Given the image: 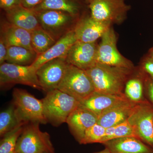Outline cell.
<instances>
[{
	"label": "cell",
	"mask_w": 153,
	"mask_h": 153,
	"mask_svg": "<svg viewBox=\"0 0 153 153\" xmlns=\"http://www.w3.org/2000/svg\"><path fill=\"white\" fill-rule=\"evenodd\" d=\"M134 68L130 69L97 63L85 71L90 76L96 92L120 95L124 94L126 82Z\"/></svg>",
	"instance_id": "1"
},
{
	"label": "cell",
	"mask_w": 153,
	"mask_h": 153,
	"mask_svg": "<svg viewBox=\"0 0 153 153\" xmlns=\"http://www.w3.org/2000/svg\"><path fill=\"white\" fill-rule=\"evenodd\" d=\"M41 100L47 122L55 126L66 123L69 115L80 104L76 99L58 89L47 92Z\"/></svg>",
	"instance_id": "2"
},
{
	"label": "cell",
	"mask_w": 153,
	"mask_h": 153,
	"mask_svg": "<svg viewBox=\"0 0 153 153\" xmlns=\"http://www.w3.org/2000/svg\"><path fill=\"white\" fill-rule=\"evenodd\" d=\"M15 111L20 123L46 124L48 123L44 113L41 100L27 91L15 88L13 93Z\"/></svg>",
	"instance_id": "3"
},
{
	"label": "cell",
	"mask_w": 153,
	"mask_h": 153,
	"mask_svg": "<svg viewBox=\"0 0 153 153\" xmlns=\"http://www.w3.org/2000/svg\"><path fill=\"white\" fill-rule=\"evenodd\" d=\"M57 89L79 102L95 92L93 83L86 71L69 64Z\"/></svg>",
	"instance_id": "4"
},
{
	"label": "cell",
	"mask_w": 153,
	"mask_h": 153,
	"mask_svg": "<svg viewBox=\"0 0 153 153\" xmlns=\"http://www.w3.org/2000/svg\"><path fill=\"white\" fill-rule=\"evenodd\" d=\"M35 13L41 27L56 41L74 30L79 19L64 11L44 10Z\"/></svg>",
	"instance_id": "5"
},
{
	"label": "cell",
	"mask_w": 153,
	"mask_h": 153,
	"mask_svg": "<svg viewBox=\"0 0 153 153\" xmlns=\"http://www.w3.org/2000/svg\"><path fill=\"white\" fill-rule=\"evenodd\" d=\"M38 123H30L23 128L16 153H54L50 136L41 131Z\"/></svg>",
	"instance_id": "6"
},
{
	"label": "cell",
	"mask_w": 153,
	"mask_h": 153,
	"mask_svg": "<svg viewBox=\"0 0 153 153\" xmlns=\"http://www.w3.org/2000/svg\"><path fill=\"white\" fill-rule=\"evenodd\" d=\"M136 136L153 149V106L145 100L136 103L127 119Z\"/></svg>",
	"instance_id": "7"
},
{
	"label": "cell",
	"mask_w": 153,
	"mask_h": 153,
	"mask_svg": "<svg viewBox=\"0 0 153 153\" xmlns=\"http://www.w3.org/2000/svg\"><path fill=\"white\" fill-rule=\"evenodd\" d=\"M89 8L93 19L112 25L123 22L131 7L125 0H93Z\"/></svg>",
	"instance_id": "8"
},
{
	"label": "cell",
	"mask_w": 153,
	"mask_h": 153,
	"mask_svg": "<svg viewBox=\"0 0 153 153\" xmlns=\"http://www.w3.org/2000/svg\"><path fill=\"white\" fill-rule=\"evenodd\" d=\"M117 37L111 27L102 37L98 44L97 63L108 66L134 69L133 63L119 52L117 47Z\"/></svg>",
	"instance_id": "9"
},
{
	"label": "cell",
	"mask_w": 153,
	"mask_h": 153,
	"mask_svg": "<svg viewBox=\"0 0 153 153\" xmlns=\"http://www.w3.org/2000/svg\"><path fill=\"white\" fill-rule=\"evenodd\" d=\"M37 70L32 65L22 66L4 62L0 66V84H21L42 90Z\"/></svg>",
	"instance_id": "10"
},
{
	"label": "cell",
	"mask_w": 153,
	"mask_h": 153,
	"mask_svg": "<svg viewBox=\"0 0 153 153\" xmlns=\"http://www.w3.org/2000/svg\"><path fill=\"white\" fill-rule=\"evenodd\" d=\"M67 65L65 58H57L39 67L37 74L42 90L48 92L57 89L65 75Z\"/></svg>",
	"instance_id": "11"
},
{
	"label": "cell",
	"mask_w": 153,
	"mask_h": 153,
	"mask_svg": "<svg viewBox=\"0 0 153 153\" xmlns=\"http://www.w3.org/2000/svg\"><path fill=\"white\" fill-rule=\"evenodd\" d=\"M98 47L96 42L85 43L77 41L68 50L65 58L66 62L86 71L97 63Z\"/></svg>",
	"instance_id": "12"
},
{
	"label": "cell",
	"mask_w": 153,
	"mask_h": 153,
	"mask_svg": "<svg viewBox=\"0 0 153 153\" xmlns=\"http://www.w3.org/2000/svg\"><path fill=\"white\" fill-rule=\"evenodd\" d=\"M111 25L97 21L91 16L79 19L74 29L77 41L85 43H94L101 38Z\"/></svg>",
	"instance_id": "13"
},
{
	"label": "cell",
	"mask_w": 153,
	"mask_h": 153,
	"mask_svg": "<svg viewBox=\"0 0 153 153\" xmlns=\"http://www.w3.org/2000/svg\"><path fill=\"white\" fill-rule=\"evenodd\" d=\"M98 118L95 114L79 107L69 115L66 123L76 140L81 144L85 131L97 123Z\"/></svg>",
	"instance_id": "14"
},
{
	"label": "cell",
	"mask_w": 153,
	"mask_h": 153,
	"mask_svg": "<svg viewBox=\"0 0 153 153\" xmlns=\"http://www.w3.org/2000/svg\"><path fill=\"white\" fill-rule=\"evenodd\" d=\"M76 41L74 30L70 31L56 41L47 52L39 55L31 65L37 70L49 60L57 58H66L68 50Z\"/></svg>",
	"instance_id": "15"
},
{
	"label": "cell",
	"mask_w": 153,
	"mask_h": 153,
	"mask_svg": "<svg viewBox=\"0 0 153 153\" xmlns=\"http://www.w3.org/2000/svg\"><path fill=\"white\" fill-rule=\"evenodd\" d=\"M111 153H153V149L136 137L109 140L102 143Z\"/></svg>",
	"instance_id": "16"
},
{
	"label": "cell",
	"mask_w": 153,
	"mask_h": 153,
	"mask_svg": "<svg viewBox=\"0 0 153 153\" xmlns=\"http://www.w3.org/2000/svg\"><path fill=\"white\" fill-rule=\"evenodd\" d=\"M128 100L125 94L110 95L94 92L80 102L79 107L88 110L98 116L102 112L122 102Z\"/></svg>",
	"instance_id": "17"
},
{
	"label": "cell",
	"mask_w": 153,
	"mask_h": 153,
	"mask_svg": "<svg viewBox=\"0 0 153 153\" xmlns=\"http://www.w3.org/2000/svg\"><path fill=\"white\" fill-rule=\"evenodd\" d=\"M136 104L129 100L122 102L100 115L97 123L107 128L123 123L127 120Z\"/></svg>",
	"instance_id": "18"
},
{
	"label": "cell",
	"mask_w": 153,
	"mask_h": 153,
	"mask_svg": "<svg viewBox=\"0 0 153 153\" xmlns=\"http://www.w3.org/2000/svg\"><path fill=\"white\" fill-rule=\"evenodd\" d=\"M6 18L9 23L31 32L41 27L36 13L22 5L6 11Z\"/></svg>",
	"instance_id": "19"
},
{
	"label": "cell",
	"mask_w": 153,
	"mask_h": 153,
	"mask_svg": "<svg viewBox=\"0 0 153 153\" xmlns=\"http://www.w3.org/2000/svg\"><path fill=\"white\" fill-rule=\"evenodd\" d=\"M1 25V37L7 47L16 46L33 50L31 44V32L11 25L8 22Z\"/></svg>",
	"instance_id": "20"
},
{
	"label": "cell",
	"mask_w": 153,
	"mask_h": 153,
	"mask_svg": "<svg viewBox=\"0 0 153 153\" xmlns=\"http://www.w3.org/2000/svg\"><path fill=\"white\" fill-rule=\"evenodd\" d=\"M124 94L130 101L137 103L147 100L144 98V73L135 67L125 85Z\"/></svg>",
	"instance_id": "21"
},
{
	"label": "cell",
	"mask_w": 153,
	"mask_h": 153,
	"mask_svg": "<svg viewBox=\"0 0 153 153\" xmlns=\"http://www.w3.org/2000/svg\"><path fill=\"white\" fill-rule=\"evenodd\" d=\"M32 10L35 12L44 10L64 11L78 18L80 5L76 0H44Z\"/></svg>",
	"instance_id": "22"
},
{
	"label": "cell",
	"mask_w": 153,
	"mask_h": 153,
	"mask_svg": "<svg viewBox=\"0 0 153 153\" xmlns=\"http://www.w3.org/2000/svg\"><path fill=\"white\" fill-rule=\"evenodd\" d=\"M38 55L33 50L25 47L11 46L7 48L6 61L7 63L22 65H31Z\"/></svg>",
	"instance_id": "23"
},
{
	"label": "cell",
	"mask_w": 153,
	"mask_h": 153,
	"mask_svg": "<svg viewBox=\"0 0 153 153\" xmlns=\"http://www.w3.org/2000/svg\"><path fill=\"white\" fill-rule=\"evenodd\" d=\"M31 39L33 49L38 56L47 52L57 41L41 27L31 32Z\"/></svg>",
	"instance_id": "24"
},
{
	"label": "cell",
	"mask_w": 153,
	"mask_h": 153,
	"mask_svg": "<svg viewBox=\"0 0 153 153\" xmlns=\"http://www.w3.org/2000/svg\"><path fill=\"white\" fill-rule=\"evenodd\" d=\"M126 137H136L133 128L127 120L106 128L104 137L100 143H103L109 140Z\"/></svg>",
	"instance_id": "25"
},
{
	"label": "cell",
	"mask_w": 153,
	"mask_h": 153,
	"mask_svg": "<svg viewBox=\"0 0 153 153\" xmlns=\"http://www.w3.org/2000/svg\"><path fill=\"white\" fill-rule=\"evenodd\" d=\"M24 126L19 121L16 114L14 105L8 108L0 114V135L3 137L8 132L19 126Z\"/></svg>",
	"instance_id": "26"
},
{
	"label": "cell",
	"mask_w": 153,
	"mask_h": 153,
	"mask_svg": "<svg viewBox=\"0 0 153 153\" xmlns=\"http://www.w3.org/2000/svg\"><path fill=\"white\" fill-rule=\"evenodd\" d=\"M23 126H19L3 136L0 143V153H16L17 141L23 131Z\"/></svg>",
	"instance_id": "27"
},
{
	"label": "cell",
	"mask_w": 153,
	"mask_h": 153,
	"mask_svg": "<svg viewBox=\"0 0 153 153\" xmlns=\"http://www.w3.org/2000/svg\"><path fill=\"white\" fill-rule=\"evenodd\" d=\"M106 128L97 123L85 131L81 144L100 143L104 137Z\"/></svg>",
	"instance_id": "28"
},
{
	"label": "cell",
	"mask_w": 153,
	"mask_h": 153,
	"mask_svg": "<svg viewBox=\"0 0 153 153\" xmlns=\"http://www.w3.org/2000/svg\"><path fill=\"white\" fill-rule=\"evenodd\" d=\"M138 67L145 74L153 78V60L147 54L142 57Z\"/></svg>",
	"instance_id": "29"
},
{
	"label": "cell",
	"mask_w": 153,
	"mask_h": 153,
	"mask_svg": "<svg viewBox=\"0 0 153 153\" xmlns=\"http://www.w3.org/2000/svg\"><path fill=\"white\" fill-rule=\"evenodd\" d=\"M144 92L148 101L153 106V78L144 72Z\"/></svg>",
	"instance_id": "30"
},
{
	"label": "cell",
	"mask_w": 153,
	"mask_h": 153,
	"mask_svg": "<svg viewBox=\"0 0 153 153\" xmlns=\"http://www.w3.org/2000/svg\"><path fill=\"white\" fill-rule=\"evenodd\" d=\"M22 0H0V7L5 11L22 5Z\"/></svg>",
	"instance_id": "31"
},
{
	"label": "cell",
	"mask_w": 153,
	"mask_h": 153,
	"mask_svg": "<svg viewBox=\"0 0 153 153\" xmlns=\"http://www.w3.org/2000/svg\"><path fill=\"white\" fill-rule=\"evenodd\" d=\"M7 47L3 38H0V64H2L6 61Z\"/></svg>",
	"instance_id": "32"
},
{
	"label": "cell",
	"mask_w": 153,
	"mask_h": 153,
	"mask_svg": "<svg viewBox=\"0 0 153 153\" xmlns=\"http://www.w3.org/2000/svg\"><path fill=\"white\" fill-rule=\"evenodd\" d=\"M44 0H22L21 5L26 8L33 10L40 5Z\"/></svg>",
	"instance_id": "33"
},
{
	"label": "cell",
	"mask_w": 153,
	"mask_h": 153,
	"mask_svg": "<svg viewBox=\"0 0 153 153\" xmlns=\"http://www.w3.org/2000/svg\"><path fill=\"white\" fill-rule=\"evenodd\" d=\"M147 54L153 60V47H152V48L149 50Z\"/></svg>",
	"instance_id": "34"
},
{
	"label": "cell",
	"mask_w": 153,
	"mask_h": 153,
	"mask_svg": "<svg viewBox=\"0 0 153 153\" xmlns=\"http://www.w3.org/2000/svg\"><path fill=\"white\" fill-rule=\"evenodd\" d=\"M95 153H111V152H109V150L108 149H107L106 148H105V149L103 150L100 151V152Z\"/></svg>",
	"instance_id": "35"
},
{
	"label": "cell",
	"mask_w": 153,
	"mask_h": 153,
	"mask_svg": "<svg viewBox=\"0 0 153 153\" xmlns=\"http://www.w3.org/2000/svg\"><path fill=\"white\" fill-rule=\"evenodd\" d=\"M93 1V0H85V1H86L87 3H89V4L91 3Z\"/></svg>",
	"instance_id": "36"
}]
</instances>
